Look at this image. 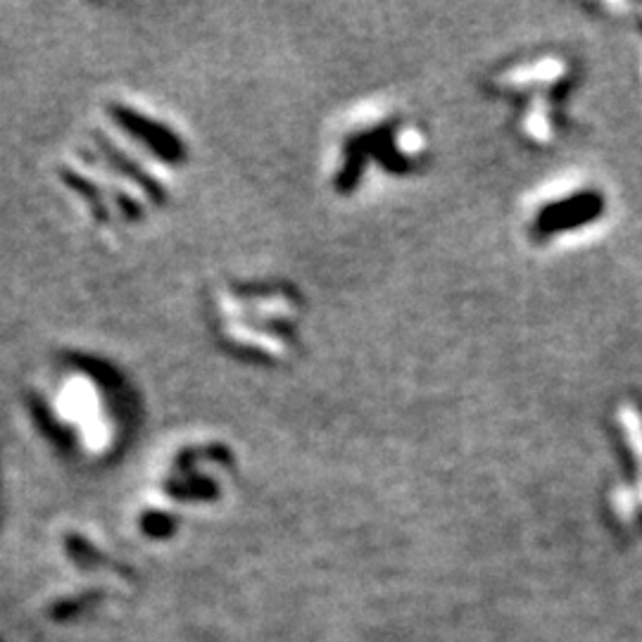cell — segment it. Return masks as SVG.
Returning <instances> with one entry per match:
<instances>
[{
  "mask_svg": "<svg viewBox=\"0 0 642 642\" xmlns=\"http://www.w3.org/2000/svg\"><path fill=\"white\" fill-rule=\"evenodd\" d=\"M619 421L621 426L626 428L628 443H631V450L635 455V462H638V500L642 502V417L635 412L633 407H621L619 409Z\"/></svg>",
  "mask_w": 642,
  "mask_h": 642,
  "instance_id": "obj_1",
  "label": "cell"
},
{
  "mask_svg": "<svg viewBox=\"0 0 642 642\" xmlns=\"http://www.w3.org/2000/svg\"><path fill=\"white\" fill-rule=\"evenodd\" d=\"M562 69H564L562 62L545 60L535 67H526V69H519V72L509 74V81H514V84H519V81H552L562 74Z\"/></svg>",
  "mask_w": 642,
  "mask_h": 642,
  "instance_id": "obj_2",
  "label": "cell"
},
{
  "mask_svg": "<svg viewBox=\"0 0 642 642\" xmlns=\"http://www.w3.org/2000/svg\"><path fill=\"white\" fill-rule=\"evenodd\" d=\"M614 507H616V512H619L621 519L631 521L633 512H635V497L631 493H626V490H616Z\"/></svg>",
  "mask_w": 642,
  "mask_h": 642,
  "instance_id": "obj_3",
  "label": "cell"
}]
</instances>
